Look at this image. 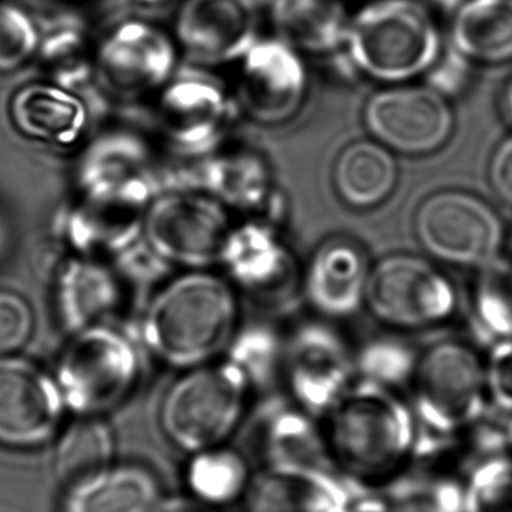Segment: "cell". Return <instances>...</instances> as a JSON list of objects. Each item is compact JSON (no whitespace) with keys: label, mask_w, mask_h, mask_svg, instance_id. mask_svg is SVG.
<instances>
[{"label":"cell","mask_w":512,"mask_h":512,"mask_svg":"<svg viewBox=\"0 0 512 512\" xmlns=\"http://www.w3.org/2000/svg\"><path fill=\"white\" fill-rule=\"evenodd\" d=\"M322 424L335 469L352 484L380 487L415 461L421 428L404 392L356 379Z\"/></svg>","instance_id":"1"},{"label":"cell","mask_w":512,"mask_h":512,"mask_svg":"<svg viewBox=\"0 0 512 512\" xmlns=\"http://www.w3.org/2000/svg\"><path fill=\"white\" fill-rule=\"evenodd\" d=\"M241 323L235 286L212 269H190L158 290L143 319V337L158 359L191 370L226 355Z\"/></svg>","instance_id":"2"},{"label":"cell","mask_w":512,"mask_h":512,"mask_svg":"<svg viewBox=\"0 0 512 512\" xmlns=\"http://www.w3.org/2000/svg\"><path fill=\"white\" fill-rule=\"evenodd\" d=\"M406 395L421 428L415 460L443 454L490 407L484 353L460 337L422 344Z\"/></svg>","instance_id":"3"},{"label":"cell","mask_w":512,"mask_h":512,"mask_svg":"<svg viewBox=\"0 0 512 512\" xmlns=\"http://www.w3.org/2000/svg\"><path fill=\"white\" fill-rule=\"evenodd\" d=\"M445 49L439 25L419 0H373L350 16L335 58L353 76L380 85L424 79Z\"/></svg>","instance_id":"4"},{"label":"cell","mask_w":512,"mask_h":512,"mask_svg":"<svg viewBox=\"0 0 512 512\" xmlns=\"http://www.w3.org/2000/svg\"><path fill=\"white\" fill-rule=\"evenodd\" d=\"M256 392L223 358L191 368L173 383L161 406V427L188 454L229 443L244 424Z\"/></svg>","instance_id":"5"},{"label":"cell","mask_w":512,"mask_h":512,"mask_svg":"<svg viewBox=\"0 0 512 512\" xmlns=\"http://www.w3.org/2000/svg\"><path fill=\"white\" fill-rule=\"evenodd\" d=\"M460 305L457 287L431 260L391 254L371 266L364 310L383 331L412 337L446 328Z\"/></svg>","instance_id":"6"},{"label":"cell","mask_w":512,"mask_h":512,"mask_svg":"<svg viewBox=\"0 0 512 512\" xmlns=\"http://www.w3.org/2000/svg\"><path fill=\"white\" fill-rule=\"evenodd\" d=\"M230 211L193 188L160 191L143 217V242L172 268L212 269L232 230Z\"/></svg>","instance_id":"7"},{"label":"cell","mask_w":512,"mask_h":512,"mask_svg":"<svg viewBox=\"0 0 512 512\" xmlns=\"http://www.w3.org/2000/svg\"><path fill=\"white\" fill-rule=\"evenodd\" d=\"M140 377V358L127 335L97 325L74 334L58 364L65 406L95 416L130 397Z\"/></svg>","instance_id":"8"},{"label":"cell","mask_w":512,"mask_h":512,"mask_svg":"<svg viewBox=\"0 0 512 512\" xmlns=\"http://www.w3.org/2000/svg\"><path fill=\"white\" fill-rule=\"evenodd\" d=\"M160 139L188 161L208 157L226 145L239 107L226 86L203 73H179L154 97Z\"/></svg>","instance_id":"9"},{"label":"cell","mask_w":512,"mask_h":512,"mask_svg":"<svg viewBox=\"0 0 512 512\" xmlns=\"http://www.w3.org/2000/svg\"><path fill=\"white\" fill-rule=\"evenodd\" d=\"M181 58L172 31L131 17L97 41L95 80L119 100L154 98L178 74Z\"/></svg>","instance_id":"10"},{"label":"cell","mask_w":512,"mask_h":512,"mask_svg":"<svg viewBox=\"0 0 512 512\" xmlns=\"http://www.w3.org/2000/svg\"><path fill=\"white\" fill-rule=\"evenodd\" d=\"M413 229L436 262L475 271L499 257L503 242L497 212L481 197L461 190L428 196L416 209Z\"/></svg>","instance_id":"11"},{"label":"cell","mask_w":512,"mask_h":512,"mask_svg":"<svg viewBox=\"0 0 512 512\" xmlns=\"http://www.w3.org/2000/svg\"><path fill=\"white\" fill-rule=\"evenodd\" d=\"M356 382L355 349L335 323L311 319L286 334L283 391L317 418Z\"/></svg>","instance_id":"12"},{"label":"cell","mask_w":512,"mask_h":512,"mask_svg":"<svg viewBox=\"0 0 512 512\" xmlns=\"http://www.w3.org/2000/svg\"><path fill=\"white\" fill-rule=\"evenodd\" d=\"M158 151L143 131L104 128L79 148L73 169L76 194L112 197L149 206L157 190Z\"/></svg>","instance_id":"13"},{"label":"cell","mask_w":512,"mask_h":512,"mask_svg":"<svg viewBox=\"0 0 512 512\" xmlns=\"http://www.w3.org/2000/svg\"><path fill=\"white\" fill-rule=\"evenodd\" d=\"M236 445L254 466H304L335 470L322 419L283 391L256 397Z\"/></svg>","instance_id":"14"},{"label":"cell","mask_w":512,"mask_h":512,"mask_svg":"<svg viewBox=\"0 0 512 512\" xmlns=\"http://www.w3.org/2000/svg\"><path fill=\"white\" fill-rule=\"evenodd\" d=\"M371 139L392 154H434L451 139L455 115L451 101L427 85L403 83L374 92L362 110Z\"/></svg>","instance_id":"15"},{"label":"cell","mask_w":512,"mask_h":512,"mask_svg":"<svg viewBox=\"0 0 512 512\" xmlns=\"http://www.w3.org/2000/svg\"><path fill=\"white\" fill-rule=\"evenodd\" d=\"M238 64L235 100L248 119L277 127L301 112L310 83L304 55L278 38H260Z\"/></svg>","instance_id":"16"},{"label":"cell","mask_w":512,"mask_h":512,"mask_svg":"<svg viewBox=\"0 0 512 512\" xmlns=\"http://www.w3.org/2000/svg\"><path fill=\"white\" fill-rule=\"evenodd\" d=\"M260 8L254 0H184L172 34L187 58L200 68L241 61L260 40Z\"/></svg>","instance_id":"17"},{"label":"cell","mask_w":512,"mask_h":512,"mask_svg":"<svg viewBox=\"0 0 512 512\" xmlns=\"http://www.w3.org/2000/svg\"><path fill=\"white\" fill-rule=\"evenodd\" d=\"M181 187L203 191L229 211L277 224L284 215V199L265 155L254 149L224 145L208 157L190 161Z\"/></svg>","instance_id":"18"},{"label":"cell","mask_w":512,"mask_h":512,"mask_svg":"<svg viewBox=\"0 0 512 512\" xmlns=\"http://www.w3.org/2000/svg\"><path fill=\"white\" fill-rule=\"evenodd\" d=\"M65 401L58 382L38 365L0 356V445L34 448L55 436Z\"/></svg>","instance_id":"19"},{"label":"cell","mask_w":512,"mask_h":512,"mask_svg":"<svg viewBox=\"0 0 512 512\" xmlns=\"http://www.w3.org/2000/svg\"><path fill=\"white\" fill-rule=\"evenodd\" d=\"M8 118L20 136L61 151L79 149L91 128V110L79 91L46 79L14 92Z\"/></svg>","instance_id":"20"},{"label":"cell","mask_w":512,"mask_h":512,"mask_svg":"<svg viewBox=\"0 0 512 512\" xmlns=\"http://www.w3.org/2000/svg\"><path fill=\"white\" fill-rule=\"evenodd\" d=\"M355 484L335 470L257 467L244 512H346Z\"/></svg>","instance_id":"21"},{"label":"cell","mask_w":512,"mask_h":512,"mask_svg":"<svg viewBox=\"0 0 512 512\" xmlns=\"http://www.w3.org/2000/svg\"><path fill=\"white\" fill-rule=\"evenodd\" d=\"M146 209L130 200L76 194L62 220V238L71 254L119 259L142 242Z\"/></svg>","instance_id":"22"},{"label":"cell","mask_w":512,"mask_h":512,"mask_svg":"<svg viewBox=\"0 0 512 512\" xmlns=\"http://www.w3.org/2000/svg\"><path fill=\"white\" fill-rule=\"evenodd\" d=\"M370 274V263L361 248L335 239L311 257L302 280V295L319 319L344 322L364 310Z\"/></svg>","instance_id":"23"},{"label":"cell","mask_w":512,"mask_h":512,"mask_svg":"<svg viewBox=\"0 0 512 512\" xmlns=\"http://www.w3.org/2000/svg\"><path fill=\"white\" fill-rule=\"evenodd\" d=\"M218 265L233 286L262 299L280 296L293 272V260L277 224L256 218L232 227Z\"/></svg>","instance_id":"24"},{"label":"cell","mask_w":512,"mask_h":512,"mask_svg":"<svg viewBox=\"0 0 512 512\" xmlns=\"http://www.w3.org/2000/svg\"><path fill=\"white\" fill-rule=\"evenodd\" d=\"M125 283L112 260L71 254L59 266L53 286L62 325L73 335L101 325L124 302Z\"/></svg>","instance_id":"25"},{"label":"cell","mask_w":512,"mask_h":512,"mask_svg":"<svg viewBox=\"0 0 512 512\" xmlns=\"http://www.w3.org/2000/svg\"><path fill=\"white\" fill-rule=\"evenodd\" d=\"M274 37L301 55L341 52L350 16L340 0H272L265 8Z\"/></svg>","instance_id":"26"},{"label":"cell","mask_w":512,"mask_h":512,"mask_svg":"<svg viewBox=\"0 0 512 512\" xmlns=\"http://www.w3.org/2000/svg\"><path fill=\"white\" fill-rule=\"evenodd\" d=\"M161 499L151 470L124 464L68 487L62 512H155Z\"/></svg>","instance_id":"27"},{"label":"cell","mask_w":512,"mask_h":512,"mask_svg":"<svg viewBox=\"0 0 512 512\" xmlns=\"http://www.w3.org/2000/svg\"><path fill=\"white\" fill-rule=\"evenodd\" d=\"M394 155L373 139L347 145L332 170V181L341 202L359 211L386 202L398 182Z\"/></svg>","instance_id":"28"},{"label":"cell","mask_w":512,"mask_h":512,"mask_svg":"<svg viewBox=\"0 0 512 512\" xmlns=\"http://www.w3.org/2000/svg\"><path fill=\"white\" fill-rule=\"evenodd\" d=\"M448 46L473 65L512 59V0H469L455 10Z\"/></svg>","instance_id":"29"},{"label":"cell","mask_w":512,"mask_h":512,"mask_svg":"<svg viewBox=\"0 0 512 512\" xmlns=\"http://www.w3.org/2000/svg\"><path fill=\"white\" fill-rule=\"evenodd\" d=\"M254 472L256 466L238 445L224 443L191 454L185 481L191 496L206 505L224 509L242 505Z\"/></svg>","instance_id":"30"},{"label":"cell","mask_w":512,"mask_h":512,"mask_svg":"<svg viewBox=\"0 0 512 512\" xmlns=\"http://www.w3.org/2000/svg\"><path fill=\"white\" fill-rule=\"evenodd\" d=\"M95 49L97 41L88 29L79 23L59 22L41 28L35 62L43 79L80 91L95 80Z\"/></svg>","instance_id":"31"},{"label":"cell","mask_w":512,"mask_h":512,"mask_svg":"<svg viewBox=\"0 0 512 512\" xmlns=\"http://www.w3.org/2000/svg\"><path fill=\"white\" fill-rule=\"evenodd\" d=\"M286 334L266 320L242 322L224 355L245 374L256 397L283 391Z\"/></svg>","instance_id":"32"},{"label":"cell","mask_w":512,"mask_h":512,"mask_svg":"<svg viewBox=\"0 0 512 512\" xmlns=\"http://www.w3.org/2000/svg\"><path fill=\"white\" fill-rule=\"evenodd\" d=\"M467 316L482 343L512 338V263L497 257L476 269L467 296Z\"/></svg>","instance_id":"33"},{"label":"cell","mask_w":512,"mask_h":512,"mask_svg":"<svg viewBox=\"0 0 512 512\" xmlns=\"http://www.w3.org/2000/svg\"><path fill=\"white\" fill-rule=\"evenodd\" d=\"M115 455V437L109 424L85 416L68 425L56 446L55 470L67 487L109 469Z\"/></svg>","instance_id":"34"},{"label":"cell","mask_w":512,"mask_h":512,"mask_svg":"<svg viewBox=\"0 0 512 512\" xmlns=\"http://www.w3.org/2000/svg\"><path fill=\"white\" fill-rule=\"evenodd\" d=\"M394 512H466L463 478L433 469H409L380 485Z\"/></svg>","instance_id":"35"},{"label":"cell","mask_w":512,"mask_h":512,"mask_svg":"<svg viewBox=\"0 0 512 512\" xmlns=\"http://www.w3.org/2000/svg\"><path fill=\"white\" fill-rule=\"evenodd\" d=\"M355 349L356 379L406 394L421 344L410 335L383 331L365 338Z\"/></svg>","instance_id":"36"},{"label":"cell","mask_w":512,"mask_h":512,"mask_svg":"<svg viewBox=\"0 0 512 512\" xmlns=\"http://www.w3.org/2000/svg\"><path fill=\"white\" fill-rule=\"evenodd\" d=\"M463 485L466 512H512V455L473 463Z\"/></svg>","instance_id":"37"},{"label":"cell","mask_w":512,"mask_h":512,"mask_svg":"<svg viewBox=\"0 0 512 512\" xmlns=\"http://www.w3.org/2000/svg\"><path fill=\"white\" fill-rule=\"evenodd\" d=\"M41 28L29 11L0 0V74L14 73L35 61Z\"/></svg>","instance_id":"38"},{"label":"cell","mask_w":512,"mask_h":512,"mask_svg":"<svg viewBox=\"0 0 512 512\" xmlns=\"http://www.w3.org/2000/svg\"><path fill=\"white\" fill-rule=\"evenodd\" d=\"M35 328V314L25 296L0 290V356L22 349Z\"/></svg>","instance_id":"39"},{"label":"cell","mask_w":512,"mask_h":512,"mask_svg":"<svg viewBox=\"0 0 512 512\" xmlns=\"http://www.w3.org/2000/svg\"><path fill=\"white\" fill-rule=\"evenodd\" d=\"M488 403L512 415V338L488 344L484 352Z\"/></svg>","instance_id":"40"},{"label":"cell","mask_w":512,"mask_h":512,"mask_svg":"<svg viewBox=\"0 0 512 512\" xmlns=\"http://www.w3.org/2000/svg\"><path fill=\"white\" fill-rule=\"evenodd\" d=\"M473 67L475 65L469 59L445 43V49L440 53L439 59L422 80L428 88L451 101L452 98L460 97L469 88Z\"/></svg>","instance_id":"41"},{"label":"cell","mask_w":512,"mask_h":512,"mask_svg":"<svg viewBox=\"0 0 512 512\" xmlns=\"http://www.w3.org/2000/svg\"><path fill=\"white\" fill-rule=\"evenodd\" d=\"M488 179L494 193L512 205V136L503 140L494 151L488 167Z\"/></svg>","instance_id":"42"},{"label":"cell","mask_w":512,"mask_h":512,"mask_svg":"<svg viewBox=\"0 0 512 512\" xmlns=\"http://www.w3.org/2000/svg\"><path fill=\"white\" fill-rule=\"evenodd\" d=\"M346 512H394L379 488L355 485Z\"/></svg>","instance_id":"43"},{"label":"cell","mask_w":512,"mask_h":512,"mask_svg":"<svg viewBox=\"0 0 512 512\" xmlns=\"http://www.w3.org/2000/svg\"><path fill=\"white\" fill-rule=\"evenodd\" d=\"M155 512H223V509L206 505L194 496H173L169 499H161Z\"/></svg>","instance_id":"44"},{"label":"cell","mask_w":512,"mask_h":512,"mask_svg":"<svg viewBox=\"0 0 512 512\" xmlns=\"http://www.w3.org/2000/svg\"><path fill=\"white\" fill-rule=\"evenodd\" d=\"M431 5L434 7L440 8V10L449 11V13H454L455 10L461 7V5L466 4L469 0H428Z\"/></svg>","instance_id":"45"},{"label":"cell","mask_w":512,"mask_h":512,"mask_svg":"<svg viewBox=\"0 0 512 512\" xmlns=\"http://www.w3.org/2000/svg\"><path fill=\"white\" fill-rule=\"evenodd\" d=\"M503 107H505L506 116L512 121V82L506 86L505 94H503Z\"/></svg>","instance_id":"46"},{"label":"cell","mask_w":512,"mask_h":512,"mask_svg":"<svg viewBox=\"0 0 512 512\" xmlns=\"http://www.w3.org/2000/svg\"><path fill=\"white\" fill-rule=\"evenodd\" d=\"M136 2L145 7H160V5L169 4L172 0H136Z\"/></svg>","instance_id":"47"},{"label":"cell","mask_w":512,"mask_h":512,"mask_svg":"<svg viewBox=\"0 0 512 512\" xmlns=\"http://www.w3.org/2000/svg\"><path fill=\"white\" fill-rule=\"evenodd\" d=\"M257 5H259L260 10H265L269 4H271L272 0H254Z\"/></svg>","instance_id":"48"},{"label":"cell","mask_w":512,"mask_h":512,"mask_svg":"<svg viewBox=\"0 0 512 512\" xmlns=\"http://www.w3.org/2000/svg\"><path fill=\"white\" fill-rule=\"evenodd\" d=\"M5 247V233L4 230H2V227H0V253H2V250H4Z\"/></svg>","instance_id":"49"}]
</instances>
